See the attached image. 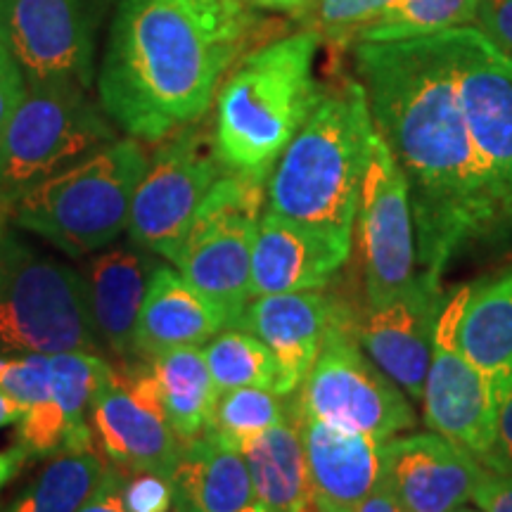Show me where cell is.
<instances>
[{
    "instance_id": "obj_1",
    "label": "cell",
    "mask_w": 512,
    "mask_h": 512,
    "mask_svg": "<svg viewBox=\"0 0 512 512\" xmlns=\"http://www.w3.org/2000/svg\"><path fill=\"white\" fill-rule=\"evenodd\" d=\"M354 60L375 131L408 181L418 261L441 278L467 242L512 221L460 110L451 29L358 43Z\"/></svg>"
},
{
    "instance_id": "obj_2",
    "label": "cell",
    "mask_w": 512,
    "mask_h": 512,
    "mask_svg": "<svg viewBox=\"0 0 512 512\" xmlns=\"http://www.w3.org/2000/svg\"><path fill=\"white\" fill-rule=\"evenodd\" d=\"M183 0H117L98 72V98L121 131L159 143L204 119L235 60Z\"/></svg>"
},
{
    "instance_id": "obj_3",
    "label": "cell",
    "mask_w": 512,
    "mask_h": 512,
    "mask_svg": "<svg viewBox=\"0 0 512 512\" xmlns=\"http://www.w3.org/2000/svg\"><path fill=\"white\" fill-rule=\"evenodd\" d=\"M375 138L361 81H344L325 91L268 176V211L351 245Z\"/></svg>"
},
{
    "instance_id": "obj_4",
    "label": "cell",
    "mask_w": 512,
    "mask_h": 512,
    "mask_svg": "<svg viewBox=\"0 0 512 512\" xmlns=\"http://www.w3.org/2000/svg\"><path fill=\"white\" fill-rule=\"evenodd\" d=\"M318 31L278 38L242 57L216 100L214 145L223 169L268 181L325 88L313 76Z\"/></svg>"
},
{
    "instance_id": "obj_5",
    "label": "cell",
    "mask_w": 512,
    "mask_h": 512,
    "mask_svg": "<svg viewBox=\"0 0 512 512\" xmlns=\"http://www.w3.org/2000/svg\"><path fill=\"white\" fill-rule=\"evenodd\" d=\"M147 162L136 138L114 140L36 185L10 211L19 228L81 259L110 247L128 228L133 195Z\"/></svg>"
},
{
    "instance_id": "obj_6",
    "label": "cell",
    "mask_w": 512,
    "mask_h": 512,
    "mask_svg": "<svg viewBox=\"0 0 512 512\" xmlns=\"http://www.w3.org/2000/svg\"><path fill=\"white\" fill-rule=\"evenodd\" d=\"M83 273L29 242L0 240V356L98 354Z\"/></svg>"
},
{
    "instance_id": "obj_7",
    "label": "cell",
    "mask_w": 512,
    "mask_h": 512,
    "mask_svg": "<svg viewBox=\"0 0 512 512\" xmlns=\"http://www.w3.org/2000/svg\"><path fill=\"white\" fill-rule=\"evenodd\" d=\"M117 140L112 119L88 91L27 83V93L0 138V207L15 204L62 171Z\"/></svg>"
},
{
    "instance_id": "obj_8",
    "label": "cell",
    "mask_w": 512,
    "mask_h": 512,
    "mask_svg": "<svg viewBox=\"0 0 512 512\" xmlns=\"http://www.w3.org/2000/svg\"><path fill=\"white\" fill-rule=\"evenodd\" d=\"M266 183L223 171L197 209L174 259L192 290L219 313L223 328H238L252 299V247L264 216Z\"/></svg>"
},
{
    "instance_id": "obj_9",
    "label": "cell",
    "mask_w": 512,
    "mask_h": 512,
    "mask_svg": "<svg viewBox=\"0 0 512 512\" xmlns=\"http://www.w3.org/2000/svg\"><path fill=\"white\" fill-rule=\"evenodd\" d=\"M297 401L311 418L363 434L375 444L415 427L413 406L403 389L358 349L347 311L328 330L316 363L297 389Z\"/></svg>"
},
{
    "instance_id": "obj_10",
    "label": "cell",
    "mask_w": 512,
    "mask_h": 512,
    "mask_svg": "<svg viewBox=\"0 0 512 512\" xmlns=\"http://www.w3.org/2000/svg\"><path fill=\"white\" fill-rule=\"evenodd\" d=\"M223 171L214 131L202 119L159 140L133 195L131 242L174 261L197 209Z\"/></svg>"
},
{
    "instance_id": "obj_11",
    "label": "cell",
    "mask_w": 512,
    "mask_h": 512,
    "mask_svg": "<svg viewBox=\"0 0 512 512\" xmlns=\"http://www.w3.org/2000/svg\"><path fill=\"white\" fill-rule=\"evenodd\" d=\"M112 0H0V46L27 83L88 91L95 43Z\"/></svg>"
},
{
    "instance_id": "obj_12",
    "label": "cell",
    "mask_w": 512,
    "mask_h": 512,
    "mask_svg": "<svg viewBox=\"0 0 512 512\" xmlns=\"http://www.w3.org/2000/svg\"><path fill=\"white\" fill-rule=\"evenodd\" d=\"M93 437L112 465L171 477L183 441L166 418L157 377L145 361L107 368L91 406Z\"/></svg>"
},
{
    "instance_id": "obj_13",
    "label": "cell",
    "mask_w": 512,
    "mask_h": 512,
    "mask_svg": "<svg viewBox=\"0 0 512 512\" xmlns=\"http://www.w3.org/2000/svg\"><path fill=\"white\" fill-rule=\"evenodd\" d=\"M470 292L463 287L441 309L420 403L432 432L463 446L484 465L496 444L501 401L482 370L458 347V320Z\"/></svg>"
},
{
    "instance_id": "obj_14",
    "label": "cell",
    "mask_w": 512,
    "mask_h": 512,
    "mask_svg": "<svg viewBox=\"0 0 512 512\" xmlns=\"http://www.w3.org/2000/svg\"><path fill=\"white\" fill-rule=\"evenodd\" d=\"M356 219L368 302L380 306L406 290L418 275L408 181L380 133L361 183Z\"/></svg>"
},
{
    "instance_id": "obj_15",
    "label": "cell",
    "mask_w": 512,
    "mask_h": 512,
    "mask_svg": "<svg viewBox=\"0 0 512 512\" xmlns=\"http://www.w3.org/2000/svg\"><path fill=\"white\" fill-rule=\"evenodd\" d=\"M460 110L512 219V60L477 27L451 29Z\"/></svg>"
},
{
    "instance_id": "obj_16",
    "label": "cell",
    "mask_w": 512,
    "mask_h": 512,
    "mask_svg": "<svg viewBox=\"0 0 512 512\" xmlns=\"http://www.w3.org/2000/svg\"><path fill=\"white\" fill-rule=\"evenodd\" d=\"M444 304L441 278L422 271L394 299L370 306L363 323L356 328V339L363 351L411 401H422L434 330Z\"/></svg>"
},
{
    "instance_id": "obj_17",
    "label": "cell",
    "mask_w": 512,
    "mask_h": 512,
    "mask_svg": "<svg viewBox=\"0 0 512 512\" xmlns=\"http://www.w3.org/2000/svg\"><path fill=\"white\" fill-rule=\"evenodd\" d=\"M384 479L403 512H456L472 501L486 465L437 432L380 444Z\"/></svg>"
},
{
    "instance_id": "obj_18",
    "label": "cell",
    "mask_w": 512,
    "mask_h": 512,
    "mask_svg": "<svg viewBox=\"0 0 512 512\" xmlns=\"http://www.w3.org/2000/svg\"><path fill=\"white\" fill-rule=\"evenodd\" d=\"M342 313L335 299L318 290L264 294L247 304L238 328L252 332L273 351L278 361L275 394L290 396L302 387Z\"/></svg>"
},
{
    "instance_id": "obj_19",
    "label": "cell",
    "mask_w": 512,
    "mask_h": 512,
    "mask_svg": "<svg viewBox=\"0 0 512 512\" xmlns=\"http://www.w3.org/2000/svg\"><path fill=\"white\" fill-rule=\"evenodd\" d=\"M349 252V242L266 211L254 235L249 297L323 290Z\"/></svg>"
},
{
    "instance_id": "obj_20",
    "label": "cell",
    "mask_w": 512,
    "mask_h": 512,
    "mask_svg": "<svg viewBox=\"0 0 512 512\" xmlns=\"http://www.w3.org/2000/svg\"><path fill=\"white\" fill-rule=\"evenodd\" d=\"M297 413L309 463L311 505L316 512H351L384 477L380 444L311 418L299 401Z\"/></svg>"
},
{
    "instance_id": "obj_21",
    "label": "cell",
    "mask_w": 512,
    "mask_h": 512,
    "mask_svg": "<svg viewBox=\"0 0 512 512\" xmlns=\"http://www.w3.org/2000/svg\"><path fill=\"white\" fill-rule=\"evenodd\" d=\"M155 261L136 242L110 247L86 266L88 309L102 349L117 361H133V337Z\"/></svg>"
},
{
    "instance_id": "obj_22",
    "label": "cell",
    "mask_w": 512,
    "mask_h": 512,
    "mask_svg": "<svg viewBox=\"0 0 512 512\" xmlns=\"http://www.w3.org/2000/svg\"><path fill=\"white\" fill-rule=\"evenodd\" d=\"M223 330V320L192 290L181 273L155 266L133 337V358L155 361L157 356L181 347H202Z\"/></svg>"
},
{
    "instance_id": "obj_23",
    "label": "cell",
    "mask_w": 512,
    "mask_h": 512,
    "mask_svg": "<svg viewBox=\"0 0 512 512\" xmlns=\"http://www.w3.org/2000/svg\"><path fill=\"white\" fill-rule=\"evenodd\" d=\"M169 479L178 512H240L256 503L242 451L209 430L183 441Z\"/></svg>"
},
{
    "instance_id": "obj_24",
    "label": "cell",
    "mask_w": 512,
    "mask_h": 512,
    "mask_svg": "<svg viewBox=\"0 0 512 512\" xmlns=\"http://www.w3.org/2000/svg\"><path fill=\"white\" fill-rule=\"evenodd\" d=\"M256 503L268 512H304L311 505V477L299 427L297 396L292 413L242 446Z\"/></svg>"
},
{
    "instance_id": "obj_25",
    "label": "cell",
    "mask_w": 512,
    "mask_h": 512,
    "mask_svg": "<svg viewBox=\"0 0 512 512\" xmlns=\"http://www.w3.org/2000/svg\"><path fill=\"white\" fill-rule=\"evenodd\" d=\"M458 347L503 403L512 392V273L470 292L458 320Z\"/></svg>"
},
{
    "instance_id": "obj_26",
    "label": "cell",
    "mask_w": 512,
    "mask_h": 512,
    "mask_svg": "<svg viewBox=\"0 0 512 512\" xmlns=\"http://www.w3.org/2000/svg\"><path fill=\"white\" fill-rule=\"evenodd\" d=\"M0 389L22 408L19 446L27 456L46 458L64 453L67 425L55 401L50 354L0 356Z\"/></svg>"
},
{
    "instance_id": "obj_27",
    "label": "cell",
    "mask_w": 512,
    "mask_h": 512,
    "mask_svg": "<svg viewBox=\"0 0 512 512\" xmlns=\"http://www.w3.org/2000/svg\"><path fill=\"white\" fill-rule=\"evenodd\" d=\"M157 377L159 396L169 425L181 441H190L207 430L214 415L219 387L209 373L200 347L171 349L150 361Z\"/></svg>"
},
{
    "instance_id": "obj_28",
    "label": "cell",
    "mask_w": 512,
    "mask_h": 512,
    "mask_svg": "<svg viewBox=\"0 0 512 512\" xmlns=\"http://www.w3.org/2000/svg\"><path fill=\"white\" fill-rule=\"evenodd\" d=\"M110 363L95 351H64L50 354L55 401L67 425V448L64 453L93 451L91 406L102 377Z\"/></svg>"
},
{
    "instance_id": "obj_29",
    "label": "cell",
    "mask_w": 512,
    "mask_h": 512,
    "mask_svg": "<svg viewBox=\"0 0 512 512\" xmlns=\"http://www.w3.org/2000/svg\"><path fill=\"white\" fill-rule=\"evenodd\" d=\"M102 472L105 460L98 453H57L3 512H79Z\"/></svg>"
},
{
    "instance_id": "obj_30",
    "label": "cell",
    "mask_w": 512,
    "mask_h": 512,
    "mask_svg": "<svg viewBox=\"0 0 512 512\" xmlns=\"http://www.w3.org/2000/svg\"><path fill=\"white\" fill-rule=\"evenodd\" d=\"M479 3L482 0H396L375 19H370L366 27L358 29L351 36L349 46L408 41V38L467 27L477 19Z\"/></svg>"
},
{
    "instance_id": "obj_31",
    "label": "cell",
    "mask_w": 512,
    "mask_h": 512,
    "mask_svg": "<svg viewBox=\"0 0 512 512\" xmlns=\"http://www.w3.org/2000/svg\"><path fill=\"white\" fill-rule=\"evenodd\" d=\"M209 373L219 392L240 387L273 389L278 384V361L259 337L242 328H226L211 337L207 351Z\"/></svg>"
},
{
    "instance_id": "obj_32",
    "label": "cell",
    "mask_w": 512,
    "mask_h": 512,
    "mask_svg": "<svg viewBox=\"0 0 512 512\" xmlns=\"http://www.w3.org/2000/svg\"><path fill=\"white\" fill-rule=\"evenodd\" d=\"M294 394L280 396L273 389L240 387L221 392L207 430L242 451L261 432L271 430L292 413Z\"/></svg>"
},
{
    "instance_id": "obj_33",
    "label": "cell",
    "mask_w": 512,
    "mask_h": 512,
    "mask_svg": "<svg viewBox=\"0 0 512 512\" xmlns=\"http://www.w3.org/2000/svg\"><path fill=\"white\" fill-rule=\"evenodd\" d=\"M392 3L396 0H318L311 29L337 46H349L351 36Z\"/></svg>"
},
{
    "instance_id": "obj_34",
    "label": "cell",
    "mask_w": 512,
    "mask_h": 512,
    "mask_svg": "<svg viewBox=\"0 0 512 512\" xmlns=\"http://www.w3.org/2000/svg\"><path fill=\"white\" fill-rule=\"evenodd\" d=\"M183 3L209 38L240 55L252 22L245 0H183Z\"/></svg>"
},
{
    "instance_id": "obj_35",
    "label": "cell",
    "mask_w": 512,
    "mask_h": 512,
    "mask_svg": "<svg viewBox=\"0 0 512 512\" xmlns=\"http://www.w3.org/2000/svg\"><path fill=\"white\" fill-rule=\"evenodd\" d=\"M126 512H169L174 505V486L171 479L157 472H133L124 482Z\"/></svg>"
},
{
    "instance_id": "obj_36",
    "label": "cell",
    "mask_w": 512,
    "mask_h": 512,
    "mask_svg": "<svg viewBox=\"0 0 512 512\" xmlns=\"http://www.w3.org/2000/svg\"><path fill=\"white\" fill-rule=\"evenodd\" d=\"M475 22L477 29L512 60V0H482Z\"/></svg>"
},
{
    "instance_id": "obj_37",
    "label": "cell",
    "mask_w": 512,
    "mask_h": 512,
    "mask_svg": "<svg viewBox=\"0 0 512 512\" xmlns=\"http://www.w3.org/2000/svg\"><path fill=\"white\" fill-rule=\"evenodd\" d=\"M24 93H27V79H24L22 69L12 60L8 50L0 46V138H3Z\"/></svg>"
},
{
    "instance_id": "obj_38",
    "label": "cell",
    "mask_w": 512,
    "mask_h": 512,
    "mask_svg": "<svg viewBox=\"0 0 512 512\" xmlns=\"http://www.w3.org/2000/svg\"><path fill=\"white\" fill-rule=\"evenodd\" d=\"M126 475L128 472H124L117 465H105V472H102L98 486L86 498V503L81 505L79 512H126L124 498H121Z\"/></svg>"
},
{
    "instance_id": "obj_39",
    "label": "cell",
    "mask_w": 512,
    "mask_h": 512,
    "mask_svg": "<svg viewBox=\"0 0 512 512\" xmlns=\"http://www.w3.org/2000/svg\"><path fill=\"white\" fill-rule=\"evenodd\" d=\"M472 501L484 512H512V475L486 467L484 477L479 479L475 494H472Z\"/></svg>"
},
{
    "instance_id": "obj_40",
    "label": "cell",
    "mask_w": 512,
    "mask_h": 512,
    "mask_svg": "<svg viewBox=\"0 0 512 512\" xmlns=\"http://www.w3.org/2000/svg\"><path fill=\"white\" fill-rule=\"evenodd\" d=\"M489 470L508 472L512 475V392L505 396L501 403V413H498V432L494 451L484 460Z\"/></svg>"
},
{
    "instance_id": "obj_41",
    "label": "cell",
    "mask_w": 512,
    "mask_h": 512,
    "mask_svg": "<svg viewBox=\"0 0 512 512\" xmlns=\"http://www.w3.org/2000/svg\"><path fill=\"white\" fill-rule=\"evenodd\" d=\"M351 512H403L401 505H399V498H396L394 489L389 486L387 479H380L377 486L370 494L363 498L361 503L356 505Z\"/></svg>"
},
{
    "instance_id": "obj_42",
    "label": "cell",
    "mask_w": 512,
    "mask_h": 512,
    "mask_svg": "<svg viewBox=\"0 0 512 512\" xmlns=\"http://www.w3.org/2000/svg\"><path fill=\"white\" fill-rule=\"evenodd\" d=\"M27 451H24L22 446H12L8 451H0V491L8 486L15 475L19 472V467L24 465V460H27Z\"/></svg>"
},
{
    "instance_id": "obj_43",
    "label": "cell",
    "mask_w": 512,
    "mask_h": 512,
    "mask_svg": "<svg viewBox=\"0 0 512 512\" xmlns=\"http://www.w3.org/2000/svg\"><path fill=\"white\" fill-rule=\"evenodd\" d=\"M19 420H22V408L0 389V430L8 425H19Z\"/></svg>"
},
{
    "instance_id": "obj_44",
    "label": "cell",
    "mask_w": 512,
    "mask_h": 512,
    "mask_svg": "<svg viewBox=\"0 0 512 512\" xmlns=\"http://www.w3.org/2000/svg\"><path fill=\"white\" fill-rule=\"evenodd\" d=\"M254 5L266 10H275V12H299L304 8H309L311 0H254Z\"/></svg>"
},
{
    "instance_id": "obj_45",
    "label": "cell",
    "mask_w": 512,
    "mask_h": 512,
    "mask_svg": "<svg viewBox=\"0 0 512 512\" xmlns=\"http://www.w3.org/2000/svg\"><path fill=\"white\" fill-rule=\"evenodd\" d=\"M240 512H268L264 505H259V503H252L249 505V508H245V510H240Z\"/></svg>"
},
{
    "instance_id": "obj_46",
    "label": "cell",
    "mask_w": 512,
    "mask_h": 512,
    "mask_svg": "<svg viewBox=\"0 0 512 512\" xmlns=\"http://www.w3.org/2000/svg\"><path fill=\"white\" fill-rule=\"evenodd\" d=\"M456 512H484L482 508H479V510H472V508H458Z\"/></svg>"
},
{
    "instance_id": "obj_47",
    "label": "cell",
    "mask_w": 512,
    "mask_h": 512,
    "mask_svg": "<svg viewBox=\"0 0 512 512\" xmlns=\"http://www.w3.org/2000/svg\"><path fill=\"white\" fill-rule=\"evenodd\" d=\"M304 512H316V508H313V505H309V508H306Z\"/></svg>"
}]
</instances>
